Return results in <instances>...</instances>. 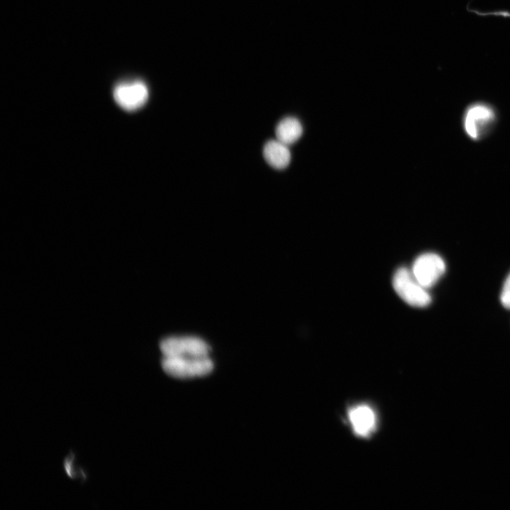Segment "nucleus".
<instances>
[{"label": "nucleus", "mask_w": 510, "mask_h": 510, "mask_svg": "<svg viewBox=\"0 0 510 510\" xmlns=\"http://www.w3.org/2000/svg\"><path fill=\"white\" fill-rule=\"evenodd\" d=\"M303 128L300 120L292 116L283 118L276 125V139L290 145L297 142L302 135Z\"/></svg>", "instance_id": "9"}, {"label": "nucleus", "mask_w": 510, "mask_h": 510, "mask_svg": "<svg viewBox=\"0 0 510 510\" xmlns=\"http://www.w3.org/2000/svg\"><path fill=\"white\" fill-rule=\"evenodd\" d=\"M445 271L444 261L434 253H425L418 256L412 268L414 277L426 289L433 286Z\"/></svg>", "instance_id": "5"}, {"label": "nucleus", "mask_w": 510, "mask_h": 510, "mask_svg": "<svg viewBox=\"0 0 510 510\" xmlns=\"http://www.w3.org/2000/svg\"><path fill=\"white\" fill-rule=\"evenodd\" d=\"M500 299L502 305L506 309H510V273L504 282Z\"/></svg>", "instance_id": "10"}, {"label": "nucleus", "mask_w": 510, "mask_h": 510, "mask_svg": "<svg viewBox=\"0 0 510 510\" xmlns=\"http://www.w3.org/2000/svg\"><path fill=\"white\" fill-rule=\"evenodd\" d=\"M392 285L397 295L407 304L423 307L431 301L429 294L414 277L412 271L404 267L398 268L394 274Z\"/></svg>", "instance_id": "3"}, {"label": "nucleus", "mask_w": 510, "mask_h": 510, "mask_svg": "<svg viewBox=\"0 0 510 510\" xmlns=\"http://www.w3.org/2000/svg\"><path fill=\"white\" fill-rule=\"evenodd\" d=\"M266 162L276 169H283L288 166L291 159L288 145L276 140L268 141L263 149Z\"/></svg>", "instance_id": "8"}, {"label": "nucleus", "mask_w": 510, "mask_h": 510, "mask_svg": "<svg viewBox=\"0 0 510 510\" xmlns=\"http://www.w3.org/2000/svg\"><path fill=\"white\" fill-rule=\"evenodd\" d=\"M162 367L170 376L179 379H188L210 374L214 368V364L209 356L200 358L163 356Z\"/></svg>", "instance_id": "2"}, {"label": "nucleus", "mask_w": 510, "mask_h": 510, "mask_svg": "<svg viewBox=\"0 0 510 510\" xmlns=\"http://www.w3.org/2000/svg\"><path fill=\"white\" fill-rule=\"evenodd\" d=\"M348 417L354 432L360 436H368L373 431L376 418L368 405L361 404L351 409Z\"/></svg>", "instance_id": "7"}, {"label": "nucleus", "mask_w": 510, "mask_h": 510, "mask_svg": "<svg viewBox=\"0 0 510 510\" xmlns=\"http://www.w3.org/2000/svg\"><path fill=\"white\" fill-rule=\"evenodd\" d=\"M163 356L206 357L210 351L209 345L203 339L195 336H171L160 342Z\"/></svg>", "instance_id": "4"}, {"label": "nucleus", "mask_w": 510, "mask_h": 510, "mask_svg": "<svg viewBox=\"0 0 510 510\" xmlns=\"http://www.w3.org/2000/svg\"><path fill=\"white\" fill-rule=\"evenodd\" d=\"M467 10L471 13H474L478 16H502L503 18H510V11L508 10H498V11H480L476 9L469 8L467 6Z\"/></svg>", "instance_id": "11"}, {"label": "nucleus", "mask_w": 510, "mask_h": 510, "mask_svg": "<svg viewBox=\"0 0 510 510\" xmlns=\"http://www.w3.org/2000/svg\"><path fill=\"white\" fill-rule=\"evenodd\" d=\"M148 96V89L145 84L140 81L120 84L113 91L115 102L122 108L129 111L143 106Z\"/></svg>", "instance_id": "6"}, {"label": "nucleus", "mask_w": 510, "mask_h": 510, "mask_svg": "<svg viewBox=\"0 0 510 510\" xmlns=\"http://www.w3.org/2000/svg\"><path fill=\"white\" fill-rule=\"evenodd\" d=\"M497 120V112L491 104L483 101L472 103L463 115L464 131L470 139L480 140L493 129Z\"/></svg>", "instance_id": "1"}]
</instances>
